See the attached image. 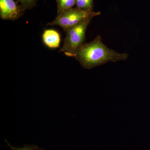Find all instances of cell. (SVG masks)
<instances>
[{"label":"cell","instance_id":"cell-1","mask_svg":"<svg viewBox=\"0 0 150 150\" xmlns=\"http://www.w3.org/2000/svg\"><path fill=\"white\" fill-rule=\"evenodd\" d=\"M129 57L127 53H118L108 48L103 43L101 37L98 35L93 41L80 46L74 57L82 67L91 69L108 62L126 61Z\"/></svg>","mask_w":150,"mask_h":150},{"label":"cell","instance_id":"cell-2","mask_svg":"<svg viewBox=\"0 0 150 150\" xmlns=\"http://www.w3.org/2000/svg\"><path fill=\"white\" fill-rule=\"evenodd\" d=\"M100 14V12H96L93 14L83 19L77 24L68 28L66 31V38L60 52H64L66 56L69 57H74L77 49L84 43L86 31L89 24L94 17Z\"/></svg>","mask_w":150,"mask_h":150},{"label":"cell","instance_id":"cell-3","mask_svg":"<svg viewBox=\"0 0 150 150\" xmlns=\"http://www.w3.org/2000/svg\"><path fill=\"white\" fill-rule=\"evenodd\" d=\"M95 13L93 11L84 10L77 7L73 8L64 11L59 15H57L56 18L53 21L48 23L47 25H59L66 32L68 28Z\"/></svg>","mask_w":150,"mask_h":150},{"label":"cell","instance_id":"cell-4","mask_svg":"<svg viewBox=\"0 0 150 150\" xmlns=\"http://www.w3.org/2000/svg\"><path fill=\"white\" fill-rule=\"evenodd\" d=\"M25 11L14 0H0V17L3 19L16 20L22 16Z\"/></svg>","mask_w":150,"mask_h":150},{"label":"cell","instance_id":"cell-5","mask_svg":"<svg viewBox=\"0 0 150 150\" xmlns=\"http://www.w3.org/2000/svg\"><path fill=\"white\" fill-rule=\"evenodd\" d=\"M42 38L43 42L46 46L50 48H58L60 45V35L59 33L53 29L44 30Z\"/></svg>","mask_w":150,"mask_h":150},{"label":"cell","instance_id":"cell-6","mask_svg":"<svg viewBox=\"0 0 150 150\" xmlns=\"http://www.w3.org/2000/svg\"><path fill=\"white\" fill-rule=\"evenodd\" d=\"M57 6V15L64 11L73 8L76 5V0H56Z\"/></svg>","mask_w":150,"mask_h":150},{"label":"cell","instance_id":"cell-7","mask_svg":"<svg viewBox=\"0 0 150 150\" xmlns=\"http://www.w3.org/2000/svg\"><path fill=\"white\" fill-rule=\"evenodd\" d=\"M94 0H76V7L84 10L93 11Z\"/></svg>","mask_w":150,"mask_h":150},{"label":"cell","instance_id":"cell-8","mask_svg":"<svg viewBox=\"0 0 150 150\" xmlns=\"http://www.w3.org/2000/svg\"><path fill=\"white\" fill-rule=\"evenodd\" d=\"M7 145L12 150H44V149L39 147L38 146L36 145H30L28 144H25L22 147L18 148L14 147L13 146L11 145L6 140H5Z\"/></svg>","mask_w":150,"mask_h":150},{"label":"cell","instance_id":"cell-9","mask_svg":"<svg viewBox=\"0 0 150 150\" xmlns=\"http://www.w3.org/2000/svg\"><path fill=\"white\" fill-rule=\"evenodd\" d=\"M37 0H16L25 11L32 9L36 4Z\"/></svg>","mask_w":150,"mask_h":150}]
</instances>
